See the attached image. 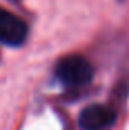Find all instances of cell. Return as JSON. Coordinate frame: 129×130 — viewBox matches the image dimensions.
<instances>
[{
  "label": "cell",
  "instance_id": "3",
  "mask_svg": "<svg viewBox=\"0 0 129 130\" xmlns=\"http://www.w3.org/2000/svg\"><path fill=\"white\" fill-rule=\"evenodd\" d=\"M116 120V114L111 107L103 104H91L80 114V127L83 130H103Z\"/></svg>",
  "mask_w": 129,
  "mask_h": 130
},
{
  "label": "cell",
  "instance_id": "2",
  "mask_svg": "<svg viewBox=\"0 0 129 130\" xmlns=\"http://www.w3.org/2000/svg\"><path fill=\"white\" fill-rule=\"evenodd\" d=\"M28 36V26L20 17L0 8V41L8 46H20Z\"/></svg>",
  "mask_w": 129,
  "mask_h": 130
},
{
  "label": "cell",
  "instance_id": "1",
  "mask_svg": "<svg viewBox=\"0 0 129 130\" xmlns=\"http://www.w3.org/2000/svg\"><path fill=\"white\" fill-rule=\"evenodd\" d=\"M56 77L70 87H80L91 81L93 68L86 58L80 56V54H70L58 61Z\"/></svg>",
  "mask_w": 129,
  "mask_h": 130
}]
</instances>
